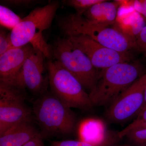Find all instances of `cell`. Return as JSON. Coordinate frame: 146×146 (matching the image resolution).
Here are the masks:
<instances>
[{"instance_id":"obj_2","label":"cell","mask_w":146,"mask_h":146,"mask_svg":"<svg viewBox=\"0 0 146 146\" xmlns=\"http://www.w3.org/2000/svg\"><path fill=\"white\" fill-rule=\"evenodd\" d=\"M71 108L52 92L46 91L35 101L32 112L43 138L73 132L76 119Z\"/></svg>"},{"instance_id":"obj_9","label":"cell","mask_w":146,"mask_h":146,"mask_svg":"<svg viewBox=\"0 0 146 146\" xmlns=\"http://www.w3.org/2000/svg\"><path fill=\"white\" fill-rule=\"evenodd\" d=\"M73 45L89 58L96 69H106L118 63L129 62L131 56L129 52H119L103 46L85 35L68 36Z\"/></svg>"},{"instance_id":"obj_17","label":"cell","mask_w":146,"mask_h":146,"mask_svg":"<svg viewBox=\"0 0 146 146\" xmlns=\"http://www.w3.org/2000/svg\"><path fill=\"white\" fill-rule=\"evenodd\" d=\"M104 0H69L63 1L65 4L74 9L76 13L83 16L91 7Z\"/></svg>"},{"instance_id":"obj_20","label":"cell","mask_w":146,"mask_h":146,"mask_svg":"<svg viewBox=\"0 0 146 146\" xmlns=\"http://www.w3.org/2000/svg\"><path fill=\"white\" fill-rule=\"evenodd\" d=\"M126 136L135 146H146V128L132 131Z\"/></svg>"},{"instance_id":"obj_5","label":"cell","mask_w":146,"mask_h":146,"mask_svg":"<svg viewBox=\"0 0 146 146\" xmlns=\"http://www.w3.org/2000/svg\"><path fill=\"white\" fill-rule=\"evenodd\" d=\"M51 91L54 96L71 108L86 110L93 104L80 82L56 61L47 64Z\"/></svg>"},{"instance_id":"obj_8","label":"cell","mask_w":146,"mask_h":146,"mask_svg":"<svg viewBox=\"0 0 146 146\" xmlns=\"http://www.w3.org/2000/svg\"><path fill=\"white\" fill-rule=\"evenodd\" d=\"M146 88V72L110 104L107 118L113 122L125 121L136 115L143 106Z\"/></svg>"},{"instance_id":"obj_4","label":"cell","mask_w":146,"mask_h":146,"mask_svg":"<svg viewBox=\"0 0 146 146\" xmlns=\"http://www.w3.org/2000/svg\"><path fill=\"white\" fill-rule=\"evenodd\" d=\"M59 6L58 1H52L32 11L11 31V38L13 46L31 44L43 50L47 46L42 37V32L50 27Z\"/></svg>"},{"instance_id":"obj_13","label":"cell","mask_w":146,"mask_h":146,"mask_svg":"<svg viewBox=\"0 0 146 146\" xmlns=\"http://www.w3.org/2000/svg\"><path fill=\"white\" fill-rule=\"evenodd\" d=\"M120 7L119 1L109 2L104 0L91 7L83 16L93 23L109 26L115 24Z\"/></svg>"},{"instance_id":"obj_15","label":"cell","mask_w":146,"mask_h":146,"mask_svg":"<svg viewBox=\"0 0 146 146\" xmlns=\"http://www.w3.org/2000/svg\"><path fill=\"white\" fill-rule=\"evenodd\" d=\"M119 8L123 11L118 10L119 12L118 11L114 26L128 36L136 39V36L145 26L144 17L133 9L129 10L130 9L120 7Z\"/></svg>"},{"instance_id":"obj_22","label":"cell","mask_w":146,"mask_h":146,"mask_svg":"<svg viewBox=\"0 0 146 146\" xmlns=\"http://www.w3.org/2000/svg\"><path fill=\"white\" fill-rule=\"evenodd\" d=\"M136 50L142 52L146 57V25L135 39Z\"/></svg>"},{"instance_id":"obj_18","label":"cell","mask_w":146,"mask_h":146,"mask_svg":"<svg viewBox=\"0 0 146 146\" xmlns=\"http://www.w3.org/2000/svg\"><path fill=\"white\" fill-rule=\"evenodd\" d=\"M146 128V108L137 116L136 120L123 130L117 133L118 138H121L132 131Z\"/></svg>"},{"instance_id":"obj_19","label":"cell","mask_w":146,"mask_h":146,"mask_svg":"<svg viewBox=\"0 0 146 146\" xmlns=\"http://www.w3.org/2000/svg\"><path fill=\"white\" fill-rule=\"evenodd\" d=\"M119 1L121 5L120 7L128 9L131 8L141 14L146 19V0Z\"/></svg>"},{"instance_id":"obj_3","label":"cell","mask_w":146,"mask_h":146,"mask_svg":"<svg viewBox=\"0 0 146 146\" xmlns=\"http://www.w3.org/2000/svg\"><path fill=\"white\" fill-rule=\"evenodd\" d=\"M143 73V67L138 62L118 63L102 70L89 94L94 106L111 104Z\"/></svg>"},{"instance_id":"obj_10","label":"cell","mask_w":146,"mask_h":146,"mask_svg":"<svg viewBox=\"0 0 146 146\" xmlns=\"http://www.w3.org/2000/svg\"><path fill=\"white\" fill-rule=\"evenodd\" d=\"M45 56L44 53L40 49L33 46L12 85L21 89L27 88L35 94L40 95L46 92V81L43 76Z\"/></svg>"},{"instance_id":"obj_26","label":"cell","mask_w":146,"mask_h":146,"mask_svg":"<svg viewBox=\"0 0 146 146\" xmlns=\"http://www.w3.org/2000/svg\"><path fill=\"white\" fill-rule=\"evenodd\" d=\"M146 108V88L145 89V99H144V102L143 104V105L142 108H141V110H140V112L138 113L137 116H138L139 115L142 113V112L145 110Z\"/></svg>"},{"instance_id":"obj_1","label":"cell","mask_w":146,"mask_h":146,"mask_svg":"<svg viewBox=\"0 0 146 146\" xmlns=\"http://www.w3.org/2000/svg\"><path fill=\"white\" fill-rule=\"evenodd\" d=\"M58 25L68 36L86 35L103 46L120 52L136 50L135 39L116 27H110L95 23L76 13L62 18Z\"/></svg>"},{"instance_id":"obj_12","label":"cell","mask_w":146,"mask_h":146,"mask_svg":"<svg viewBox=\"0 0 146 146\" xmlns=\"http://www.w3.org/2000/svg\"><path fill=\"white\" fill-rule=\"evenodd\" d=\"M41 135L33 121L19 123L0 135V146H23L34 137Z\"/></svg>"},{"instance_id":"obj_25","label":"cell","mask_w":146,"mask_h":146,"mask_svg":"<svg viewBox=\"0 0 146 146\" xmlns=\"http://www.w3.org/2000/svg\"><path fill=\"white\" fill-rule=\"evenodd\" d=\"M42 135L34 137L23 146H45Z\"/></svg>"},{"instance_id":"obj_21","label":"cell","mask_w":146,"mask_h":146,"mask_svg":"<svg viewBox=\"0 0 146 146\" xmlns=\"http://www.w3.org/2000/svg\"><path fill=\"white\" fill-rule=\"evenodd\" d=\"M14 47L12 45L11 38V33L8 34L3 30L0 31V56L8 50Z\"/></svg>"},{"instance_id":"obj_7","label":"cell","mask_w":146,"mask_h":146,"mask_svg":"<svg viewBox=\"0 0 146 146\" xmlns=\"http://www.w3.org/2000/svg\"><path fill=\"white\" fill-rule=\"evenodd\" d=\"M23 90L0 82V135L19 123L33 120L32 110L26 104Z\"/></svg>"},{"instance_id":"obj_23","label":"cell","mask_w":146,"mask_h":146,"mask_svg":"<svg viewBox=\"0 0 146 146\" xmlns=\"http://www.w3.org/2000/svg\"><path fill=\"white\" fill-rule=\"evenodd\" d=\"M50 146H94L81 141H53Z\"/></svg>"},{"instance_id":"obj_11","label":"cell","mask_w":146,"mask_h":146,"mask_svg":"<svg viewBox=\"0 0 146 146\" xmlns=\"http://www.w3.org/2000/svg\"><path fill=\"white\" fill-rule=\"evenodd\" d=\"M33 48L31 44L14 47L0 56V82L13 84Z\"/></svg>"},{"instance_id":"obj_16","label":"cell","mask_w":146,"mask_h":146,"mask_svg":"<svg viewBox=\"0 0 146 146\" xmlns=\"http://www.w3.org/2000/svg\"><path fill=\"white\" fill-rule=\"evenodd\" d=\"M22 18L8 7L0 5L1 25L11 31L21 23Z\"/></svg>"},{"instance_id":"obj_24","label":"cell","mask_w":146,"mask_h":146,"mask_svg":"<svg viewBox=\"0 0 146 146\" xmlns=\"http://www.w3.org/2000/svg\"><path fill=\"white\" fill-rule=\"evenodd\" d=\"M4 3L6 4L13 6H29L38 3V1L32 0H7L4 1Z\"/></svg>"},{"instance_id":"obj_14","label":"cell","mask_w":146,"mask_h":146,"mask_svg":"<svg viewBox=\"0 0 146 146\" xmlns=\"http://www.w3.org/2000/svg\"><path fill=\"white\" fill-rule=\"evenodd\" d=\"M78 133L80 141L94 146H106L111 141L106 136L103 122L98 119L84 120L80 125Z\"/></svg>"},{"instance_id":"obj_6","label":"cell","mask_w":146,"mask_h":146,"mask_svg":"<svg viewBox=\"0 0 146 146\" xmlns=\"http://www.w3.org/2000/svg\"><path fill=\"white\" fill-rule=\"evenodd\" d=\"M55 61L90 91L96 83L99 74L85 54L75 46L68 37L58 39L53 47Z\"/></svg>"}]
</instances>
